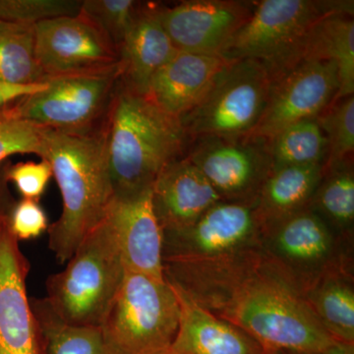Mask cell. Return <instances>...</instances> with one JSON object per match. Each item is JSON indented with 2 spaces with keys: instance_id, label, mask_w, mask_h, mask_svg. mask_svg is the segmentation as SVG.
Returning <instances> with one entry per match:
<instances>
[{
  "instance_id": "7a4b0ae2",
  "label": "cell",
  "mask_w": 354,
  "mask_h": 354,
  "mask_svg": "<svg viewBox=\"0 0 354 354\" xmlns=\"http://www.w3.org/2000/svg\"><path fill=\"white\" fill-rule=\"evenodd\" d=\"M102 134L116 196L151 189L167 165L185 157L190 141L178 120L121 80Z\"/></svg>"
},
{
  "instance_id": "7c38bea8",
  "label": "cell",
  "mask_w": 354,
  "mask_h": 354,
  "mask_svg": "<svg viewBox=\"0 0 354 354\" xmlns=\"http://www.w3.org/2000/svg\"><path fill=\"white\" fill-rule=\"evenodd\" d=\"M36 53L46 80L108 71L120 64L118 48L80 10L37 23Z\"/></svg>"
},
{
  "instance_id": "f546056e",
  "label": "cell",
  "mask_w": 354,
  "mask_h": 354,
  "mask_svg": "<svg viewBox=\"0 0 354 354\" xmlns=\"http://www.w3.org/2000/svg\"><path fill=\"white\" fill-rule=\"evenodd\" d=\"M46 130L48 128L13 118L6 109H0V165L17 153H34L43 158Z\"/></svg>"
},
{
  "instance_id": "5b68a950",
  "label": "cell",
  "mask_w": 354,
  "mask_h": 354,
  "mask_svg": "<svg viewBox=\"0 0 354 354\" xmlns=\"http://www.w3.org/2000/svg\"><path fill=\"white\" fill-rule=\"evenodd\" d=\"M125 268L113 230L104 218L46 281L50 308L64 322L101 328L118 297Z\"/></svg>"
},
{
  "instance_id": "ffe728a7",
  "label": "cell",
  "mask_w": 354,
  "mask_h": 354,
  "mask_svg": "<svg viewBox=\"0 0 354 354\" xmlns=\"http://www.w3.org/2000/svg\"><path fill=\"white\" fill-rule=\"evenodd\" d=\"M153 4H142L118 50L122 85L148 94L153 77L178 53L158 20Z\"/></svg>"
},
{
  "instance_id": "ac0fdd59",
  "label": "cell",
  "mask_w": 354,
  "mask_h": 354,
  "mask_svg": "<svg viewBox=\"0 0 354 354\" xmlns=\"http://www.w3.org/2000/svg\"><path fill=\"white\" fill-rule=\"evenodd\" d=\"M228 62L221 57L178 51L153 77L146 95L179 120L208 94Z\"/></svg>"
},
{
  "instance_id": "8d00e7d4",
  "label": "cell",
  "mask_w": 354,
  "mask_h": 354,
  "mask_svg": "<svg viewBox=\"0 0 354 354\" xmlns=\"http://www.w3.org/2000/svg\"><path fill=\"white\" fill-rule=\"evenodd\" d=\"M261 354H316L304 353V351H290V349H263ZM318 354V353H317Z\"/></svg>"
},
{
  "instance_id": "8fae6325",
  "label": "cell",
  "mask_w": 354,
  "mask_h": 354,
  "mask_svg": "<svg viewBox=\"0 0 354 354\" xmlns=\"http://www.w3.org/2000/svg\"><path fill=\"white\" fill-rule=\"evenodd\" d=\"M185 158L223 201L253 203L272 171L268 142L257 137H197Z\"/></svg>"
},
{
  "instance_id": "9c48e42d",
  "label": "cell",
  "mask_w": 354,
  "mask_h": 354,
  "mask_svg": "<svg viewBox=\"0 0 354 354\" xmlns=\"http://www.w3.org/2000/svg\"><path fill=\"white\" fill-rule=\"evenodd\" d=\"M263 227L257 205L221 201L190 227L164 232V266L199 267L260 250Z\"/></svg>"
},
{
  "instance_id": "7402d4cb",
  "label": "cell",
  "mask_w": 354,
  "mask_h": 354,
  "mask_svg": "<svg viewBox=\"0 0 354 354\" xmlns=\"http://www.w3.org/2000/svg\"><path fill=\"white\" fill-rule=\"evenodd\" d=\"M319 322L335 341L354 344V274H329L304 293Z\"/></svg>"
},
{
  "instance_id": "9a60e30c",
  "label": "cell",
  "mask_w": 354,
  "mask_h": 354,
  "mask_svg": "<svg viewBox=\"0 0 354 354\" xmlns=\"http://www.w3.org/2000/svg\"><path fill=\"white\" fill-rule=\"evenodd\" d=\"M29 268L7 228L0 235V354H44L41 328L26 288Z\"/></svg>"
},
{
  "instance_id": "4dcf8cb0",
  "label": "cell",
  "mask_w": 354,
  "mask_h": 354,
  "mask_svg": "<svg viewBox=\"0 0 354 354\" xmlns=\"http://www.w3.org/2000/svg\"><path fill=\"white\" fill-rule=\"evenodd\" d=\"M81 1L72 0H0V21L38 23L48 18L75 15Z\"/></svg>"
},
{
  "instance_id": "d6986e66",
  "label": "cell",
  "mask_w": 354,
  "mask_h": 354,
  "mask_svg": "<svg viewBox=\"0 0 354 354\" xmlns=\"http://www.w3.org/2000/svg\"><path fill=\"white\" fill-rule=\"evenodd\" d=\"M171 285V283H169ZM172 286L178 299V330L171 354H261L262 346L245 332L193 301Z\"/></svg>"
},
{
  "instance_id": "e575fe53",
  "label": "cell",
  "mask_w": 354,
  "mask_h": 354,
  "mask_svg": "<svg viewBox=\"0 0 354 354\" xmlns=\"http://www.w3.org/2000/svg\"><path fill=\"white\" fill-rule=\"evenodd\" d=\"M9 164L10 162L7 160L0 165V235L9 228V218L16 203L9 189V183L6 178V171Z\"/></svg>"
},
{
  "instance_id": "cb8c5ba5",
  "label": "cell",
  "mask_w": 354,
  "mask_h": 354,
  "mask_svg": "<svg viewBox=\"0 0 354 354\" xmlns=\"http://www.w3.org/2000/svg\"><path fill=\"white\" fill-rule=\"evenodd\" d=\"M330 60L337 64L339 88L335 100L354 94L353 15L325 18L314 28L304 60Z\"/></svg>"
},
{
  "instance_id": "2e32d148",
  "label": "cell",
  "mask_w": 354,
  "mask_h": 354,
  "mask_svg": "<svg viewBox=\"0 0 354 354\" xmlns=\"http://www.w3.org/2000/svg\"><path fill=\"white\" fill-rule=\"evenodd\" d=\"M104 218L113 230L127 271L165 281L164 230L153 211L152 188L130 196H116Z\"/></svg>"
},
{
  "instance_id": "52a82bcc",
  "label": "cell",
  "mask_w": 354,
  "mask_h": 354,
  "mask_svg": "<svg viewBox=\"0 0 354 354\" xmlns=\"http://www.w3.org/2000/svg\"><path fill=\"white\" fill-rule=\"evenodd\" d=\"M261 254L302 295L325 277L353 272V243L306 208L264 228Z\"/></svg>"
},
{
  "instance_id": "f1b7e54d",
  "label": "cell",
  "mask_w": 354,
  "mask_h": 354,
  "mask_svg": "<svg viewBox=\"0 0 354 354\" xmlns=\"http://www.w3.org/2000/svg\"><path fill=\"white\" fill-rule=\"evenodd\" d=\"M142 4L133 0H84L80 12L93 21L118 50Z\"/></svg>"
},
{
  "instance_id": "5bb4252c",
  "label": "cell",
  "mask_w": 354,
  "mask_h": 354,
  "mask_svg": "<svg viewBox=\"0 0 354 354\" xmlns=\"http://www.w3.org/2000/svg\"><path fill=\"white\" fill-rule=\"evenodd\" d=\"M256 1L191 0L156 7L158 20L178 51L220 57L250 18Z\"/></svg>"
},
{
  "instance_id": "8992f818",
  "label": "cell",
  "mask_w": 354,
  "mask_h": 354,
  "mask_svg": "<svg viewBox=\"0 0 354 354\" xmlns=\"http://www.w3.org/2000/svg\"><path fill=\"white\" fill-rule=\"evenodd\" d=\"M179 314L178 299L167 279L125 270L101 329L113 354H171Z\"/></svg>"
},
{
  "instance_id": "4316f807",
  "label": "cell",
  "mask_w": 354,
  "mask_h": 354,
  "mask_svg": "<svg viewBox=\"0 0 354 354\" xmlns=\"http://www.w3.org/2000/svg\"><path fill=\"white\" fill-rule=\"evenodd\" d=\"M267 142L272 169L327 162V137L318 118L290 125Z\"/></svg>"
},
{
  "instance_id": "603a6c76",
  "label": "cell",
  "mask_w": 354,
  "mask_h": 354,
  "mask_svg": "<svg viewBox=\"0 0 354 354\" xmlns=\"http://www.w3.org/2000/svg\"><path fill=\"white\" fill-rule=\"evenodd\" d=\"M309 209L335 234L354 243L353 162L325 165L322 178L312 197Z\"/></svg>"
},
{
  "instance_id": "d4e9b609",
  "label": "cell",
  "mask_w": 354,
  "mask_h": 354,
  "mask_svg": "<svg viewBox=\"0 0 354 354\" xmlns=\"http://www.w3.org/2000/svg\"><path fill=\"white\" fill-rule=\"evenodd\" d=\"M36 24L0 21V80L21 85L46 80L37 59Z\"/></svg>"
},
{
  "instance_id": "6da1fadb",
  "label": "cell",
  "mask_w": 354,
  "mask_h": 354,
  "mask_svg": "<svg viewBox=\"0 0 354 354\" xmlns=\"http://www.w3.org/2000/svg\"><path fill=\"white\" fill-rule=\"evenodd\" d=\"M164 268L171 285L245 332L263 349L320 353L335 341L304 295L263 258L260 250L215 264Z\"/></svg>"
},
{
  "instance_id": "83f0119b",
  "label": "cell",
  "mask_w": 354,
  "mask_h": 354,
  "mask_svg": "<svg viewBox=\"0 0 354 354\" xmlns=\"http://www.w3.org/2000/svg\"><path fill=\"white\" fill-rule=\"evenodd\" d=\"M328 141L325 165L353 160L354 152V95L335 100L318 118Z\"/></svg>"
},
{
  "instance_id": "484cf974",
  "label": "cell",
  "mask_w": 354,
  "mask_h": 354,
  "mask_svg": "<svg viewBox=\"0 0 354 354\" xmlns=\"http://www.w3.org/2000/svg\"><path fill=\"white\" fill-rule=\"evenodd\" d=\"M31 304L43 335L44 354H113L101 328L64 322L44 298L32 300Z\"/></svg>"
},
{
  "instance_id": "4fadbf2b",
  "label": "cell",
  "mask_w": 354,
  "mask_h": 354,
  "mask_svg": "<svg viewBox=\"0 0 354 354\" xmlns=\"http://www.w3.org/2000/svg\"><path fill=\"white\" fill-rule=\"evenodd\" d=\"M339 88L335 62L304 60L272 84L264 113L251 136L269 141L290 125L318 118L335 101Z\"/></svg>"
},
{
  "instance_id": "44dd1931",
  "label": "cell",
  "mask_w": 354,
  "mask_h": 354,
  "mask_svg": "<svg viewBox=\"0 0 354 354\" xmlns=\"http://www.w3.org/2000/svg\"><path fill=\"white\" fill-rule=\"evenodd\" d=\"M325 165H290L272 169L256 200L263 227L308 208Z\"/></svg>"
},
{
  "instance_id": "ba28073f",
  "label": "cell",
  "mask_w": 354,
  "mask_h": 354,
  "mask_svg": "<svg viewBox=\"0 0 354 354\" xmlns=\"http://www.w3.org/2000/svg\"><path fill=\"white\" fill-rule=\"evenodd\" d=\"M120 64L97 73L46 79V88L7 106L13 118L65 134L90 136L104 129L120 83Z\"/></svg>"
},
{
  "instance_id": "d590c367",
  "label": "cell",
  "mask_w": 354,
  "mask_h": 354,
  "mask_svg": "<svg viewBox=\"0 0 354 354\" xmlns=\"http://www.w3.org/2000/svg\"><path fill=\"white\" fill-rule=\"evenodd\" d=\"M318 354H354V344L334 341Z\"/></svg>"
},
{
  "instance_id": "836d02e7",
  "label": "cell",
  "mask_w": 354,
  "mask_h": 354,
  "mask_svg": "<svg viewBox=\"0 0 354 354\" xmlns=\"http://www.w3.org/2000/svg\"><path fill=\"white\" fill-rule=\"evenodd\" d=\"M46 88V82L21 85L0 80V109H6L23 97L41 92Z\"/></svg>"
},
{
  "instance_id": "1f68e13d",
  "label": "cell",
  "mask_w": 354,
  "mask_h": 354,
  "mask_svg": "<svg viewBox=\"0 0 354 354\" xmlns=\"http://www.w3.org/2000/svg\"><path fill=\"white\" fill-rule=\"evenodd\" d=\"M53 177L50 162L44 158L41 162H25L9 164L6 178L15 185L22 199L39 201Z\"/></svg>"
},
{
  "instance_id": "30bf717a",
  "label": "cell",
  "mask_w": 354,
  "mask_h": 354,
  "mask_svg": "<svg viewBox=\"0 0 354 354\" xmlns=\"http://www.w3.org/2000/svg\"><path fill=\"white\" fill-rule=\"evenodd\" d=\"M272 83L253 60L230 62L196 108L179 120L189 139L251 136L264 113Z\"/></svg>"
},
{
  "instance_id": "d6a6232c",
  "label": "cell",
  "mask_w": 354,
  "mask_h": 354,
  "mask_svg": "<svg viewBox=\"0 0 354 354\" xmlns=\"http://www.w3.org/2000/svg\"><path fill=\"white\" fill-rule=\"evenodd\" d=\"M48 227V216L39 201L30 199L16 201L9 218V230L17 241L37 239Z\"/></svg>"
},
{
  "instance_id": "e0dca14e",
  "label": "cell",
  "mask_w": 354,
  "mask_h": 354,
  "mask_svg": "<svg viewBox=\"0 0 354 354\" xmlns=\"http://www.w3.org/2000/svg\"><path fill=\"white\" fill-rule=\"evenodd\" d=\"M221 201L206 177L185 157L167 165L152 186L153 211L164 232L190 227Z\"/></svg>"
},
{
  "instance_id": "3957f363",
  "label": "cell",
  "mask_w": 354,
  "mask_h": 354,
  "mask_svg": "<svg viewBox=\"0 0 354 354\" xmlns=\"http://www.w3.org/2000/svg\"><path fill=\"white\" fill-rule=\"evenodd\" d=\"M44 160L50 162L62 198L60 218L48 227V246L67 262L84 239L104 220L113 198L102 131L90 136L48 129Z\"/></svg>"
},
{
  "instance_id": "277c9868",
  "label": "cell",
  "mask_w": 354,
  "mask_h": 354,
  "mask_svg": "<svg viewBox=\"0 0 354 354\" xmlns=\"http://www.w3.org/2000/svg\"><path fill=\"white\" fill-rule=\"evenodd\" d=\"M353 1L262 0L221 51L227 62L253 60L264 67L272 85L304 62L314 28L325 18L353 15Z\"/></svg>"
}]
</instances>
